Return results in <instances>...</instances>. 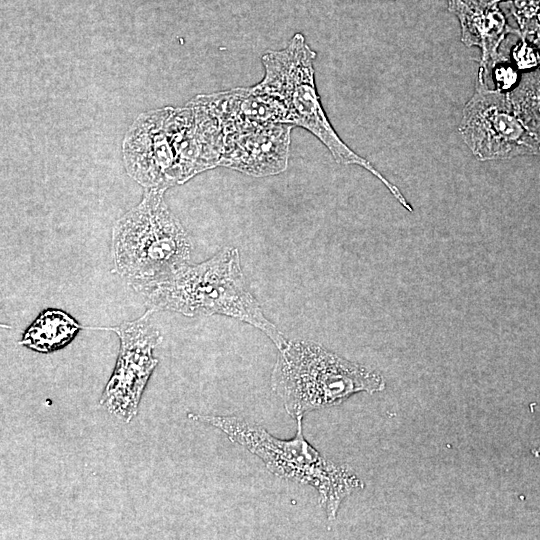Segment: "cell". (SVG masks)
<instances>
[{"instance_id":"cell-1","label":"cell","mask_w":540,"mask_h":540,"mask_svg":"<svg viewBox=\"0 0 540 540\" xmlns=\"http://www.w3.org/2000/svg\"><path fill=\"white\" fill-rule=\"evenodd\" d=\"M131 285L149 309L189 317L225 315L258 328L279 350L288 343L247 290L235 247H225L200 264L187 263L164 277Z\"/></svg>"},{"instance_id":"cell-2","label":"cell","mask_w":540,"mask_h":540,"mask_svg":"<svg viewBox=\"0 0 540 540\" xmlns=\"http://www.w3.org/2000/svg\"><path fill=\"white\" fill-rule=\"evenodd\" d=\"M188 417L221 430L231 442L260 458L276 477L316 489L329 521L336 519L345 498L364 487L350 467L329 460L305 439L303 416L297 417L296 434L288 440L238 416L188 413Z\"/></svg>"},{"instance_id":"cell-3","label":"cell","mask_w":540,"mask_h":540,"mask_svg":"<svg viewBox=\"0 0 540 540\" xmlns=\"http://www.w3.org/2000/svg\"><path fill=\"white\" fill-rule=\"evenodd\" d=\"M271 389L292 417L338 405L355 393L385 389L376 370L349 361L311 341L296 339L279 350Z\"/></svg>"},{"instance_id":"cell-4","label":"cell","mask_w":540,"mask_h":540,"mask_svg":"<svg viewBox=\"0 0 540 540\" xmlns=\"http://www.w3.org/2000/svg\"><path fill=\"white\" fill-rule=\"evenodd\" d=\"M316 54L296 34L288 46L270 51L262 58L265 76L251 89L271 95L282 102L287 110L288 124L299 125L314 134L341 164H356L376 176L408 211H412L399 188L387 180L365 158L351 150L336 134L321 106L314 83L313 60Z\"/></svg>"},{"instance_id":"cell-5","label":"cell","mask_w":540,"mask_h":540,"mask_svg":"<svg viewBox=\"0 0 540 540\" xmlns=\"http://www.w3.org/2000/svg\"><path fill=\"white\" fill-rule=\"evenodd\" d=\"M192 241L163 199L162 189H150L112 229L116 272L131 281L164 277L187 264Z\"/></svg>"},{"instance_id":"cell-6","label":"cell","mask_w":540,"mask_h":540,"mask_svg":"<svg viewBox=\"0 0 540 540\" xmlns=\"http://www.w3.org/2000/svg\"><path fill=\"white\" fill-rule=\"evenodd\" d=\"M459 132L481 161L540 156V139L518 118L508 93L489 87L480 75L464 106Z\"/></svg>"},{"instance_id":"cell-7","label":"cell","mask_w":540,"mask_h":540,"mask_svg":"<svg viewBox=\"0 0 540 540\" xmlns=\"http://www.w3.org/2000/svg\"><path fill=\"white\" fill-rule=\"evenodd\" d=\"M153 311L148 309L138 319L110 328L119 337L120 349L100 405L125 423L137 415L144 389L158 364L153 351L162 336L151 322Z\"/></svg>"},{"instance_id":"cell-8","label":"cell","mask_w":540,"mask_h":540,"mask_svg":"<svg viewBox=\"0 0 540 540\" xmlns=\"http://www.w3.org/2000/svg\"><path fill=\"white\" fill-rule=\"evenodd\" d=\"M290 129L273 124L233 131L220 164L254 176L282 172L287 166Z\"/></svg>"},{"instance_id":"cell-9","label":"cell","mask_w":540,"mask_h":540,"mask_svg":"<svg viewBox=\"0 0 540 540\" xmlns=\"http://www.w3.org/2000/svg\"><path fill=\"white\" fill-rule=\"evenodd\" d=\"M448 10L457 16L461 26V41L467 47H479L478 69L487 83L493 66L504 55L499 47L508 34L520 31L509 26L498 0H447Z\"/></svg>"},{"instance_id":"cell-10","label":"cell","mask_w":540,"mask_h":540,"mask_svg":"<svg viewBox=\"0 0 540 540\" xmlns=\"http://www.w3.org/2000/svg\"><path fill=\"white\" fill-rule=\"evenodd\" d=\"M81 328L66 312L46 309L25 330L19 343L36 352L50 353L69 344Z\"/></svg>"},{"instance_id":"cell-11","label":"cell","mask_w":540,"mask_h":540,"mask_svg":"<svg viewBox=\"0 0 540 540\" xmlns=\"http://www.w3.org/2000/svg\"><path fill=\"white\" fill-rule=\"evenodd\" d=\"M507 93L518 118L540 139V66L524 74Z\"/></svg>"},{"instance_id":"cell-12","label":"cell","mask_w":540,"mask_h":540,"mask_svg":"<svg viewBox=\"0 0 540 540\" xmlns=\"http://www.w3.org/2000/svg\"><path fill=\"white\" fill-rule=\"evenodd\" d=\"M490 76L495 83V89L502 92L512 90L520 79L518 69L505 56L493 66Z\"/></svg>"},{"instance_id":"cell-13","label":"cell","mask_w":540,"mask_h":540,"mask_svg":"<svg viewBox=\"0 0 540 540\" xmlns=\"http://www.w3.org/2000/svg\"><path fill=\"white\" fill-rule=\"evenodd\" d=\"M511 57V62L518 70H535L540 66L539 50L524 39L512 48Z\"/></svg>"}]
</instances>
